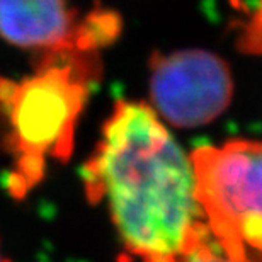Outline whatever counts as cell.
Returning a JSON list of instances; mask_svg holds the SVG:
<instances>
[{"mask_svg": "<svg viewBox=\"0 0 262 262\" xmlns=\"http://www.w3.org/2000/svg\"><path fill=\"white\" fill-rule=\"evenodd\" d=\"M85 189L106 204L140 262H177L211 238L191 157L146 102H116L85 167Z\"/></svg>", "mask_w": 262, "mask_h": 262, "instance_id": "cell-1", "label": "cell"}, {"mask_svg": "<svg viewBox=\"0 0 262 262\" xmlns=\"http://www.w3.org/2000/svg\"><path fill=\"white\" fill-rule=\"evenodd\" d=\"M177 262H262V260L235 257V255L228 254L227 250L220 247L213 238H209L206 244H203L201 247L192 250L191 254H187L186 257L179 259Z\"/></svg>", "mask_w": 262, "mask_h": 262, "instance_id": "cell-6", "label": "cell"}, {"mask_svg": "<svg viewBox=\"0 0 262 262\" xmlns=\"http://www.w3.org/2000/svg\"><path fill=\"white\" fill-rule=\"evenodd\" d=\"M191 160L211 238L235 257L262 260V141L201 146Z\"/></svg>", "mask_w": 262, "mask_h": 262, "instance_id": "cell-3", "label": "cell"}, {"mask_svg": "<svg viewBox=\"0 0 262 262\" xmlns=\"http://www.w3.org/2000/svg\"><path fill=\"white\" fill-rule=\"evenodd\" d=\"M0 262H9L7 259H5V255H4V252H2V247H0Z\"/></svg>", "mask_w": 262, "mask_h": 262, "instance_id": "cell-7", "label": "cell"}, {"mask_svg": "<svg viewBox=\"0 0 262 262\" xmlns=\"http://www.w3.org/2000/svg\"><path fill=\"white\" fill-rule=\"evenodd\" d=\"M78 23L70 0H0V38L19 48L75 50Z\"/></svg>", "mask_w": 262, "mask_h": 262, "instance_id": "cell-5", "label": "cell"}, {"mask_svg": "<svg viewBox=\"0 0 262 262\" xmlns=\"http://www.w3.org/2000/svg\"><path fill=\"white\" fill-rule=\"evenodd\" d=\"M101 72L99 53L56 50L39 53L33 75L0 77L7 145L15 157L12 192L31 189L43 177L46 162L70 154L78 116Z\"/></svg>", "mask_w": 262, "mask_h": 262, "instance_id": "cell-2", "label": "cell"}, {"mask_svg": "<svg viewBox=\"0 0 262 262\" xmlns=\"http://www.w3.org/2000/svg\"><path fill=\"white\" fill-rule=\"evenodd\" d=\"M150 106L172 126L198 128L214 121L233 99L228 63L201 48L155 53L150 60Z\"/></svg>", "mask_w": 262, "mask_h": 262, "instance_id": "cell-4", "label": "cell"}]
</instances>
